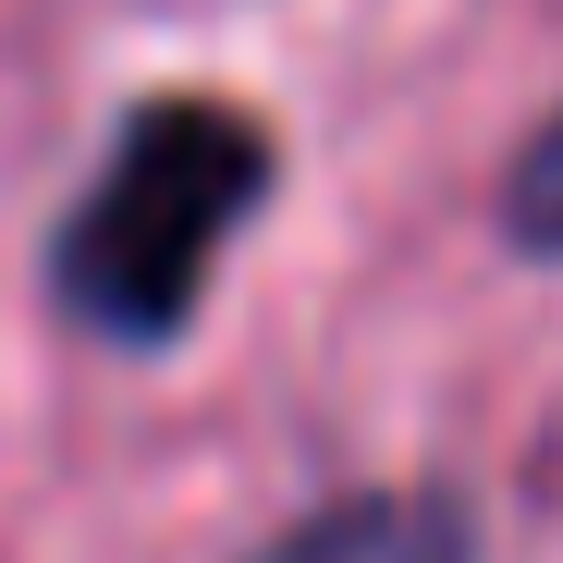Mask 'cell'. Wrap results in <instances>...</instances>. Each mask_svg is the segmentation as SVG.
I'll list each match as a JSON object with an SVG mask.
<instances>
[{
  "mask_svg": "<svg viewBox=\"0 0 563 563\" xmlns=\"http://www.w3.org/2000/svg\"><path fill=\"white\" fill-rule=\"evenodd\" d=\"M269 123L233 99H135L86 172V197L49 233V307L86 343L159 355L184 343V319L209 307V282L233 257V233L269 197Z\"/></svg>",
  "mask_w": 563,
  "mask_h": 563,
  "instance_id": "1",
  "label": "cell"
},
{
  "mask_svg": "<svg viewBox=\"0 0 563 563\" xmlns=\"http://www.w3.org/2000/svg\"><path fill=\"white\" fill-rule=\"evenodd\" d=\"M245 563H478V527H465L453 490H355V503H319L282 539H257Z\"/></svg>",
  "mask_w": 563,
  "mask_h": 563,
  "instance_id": "2",
  "label": "cell"
},
{
  "mask_svg": "<svg viewBox=\"0 0 563 563\" xmlns=\"http://www.w3.org/2000/svg\"><path fill=\"white\" fill-rule=\"evenodd\" d=\"M503 233L527 245V257H563V111L515 147V172H503Z\"/></svg>",
  "mask_w": 563,
  "mask_h": 563,
  "instance_id": "3",
  "label": "cell"
}]
</instances>
